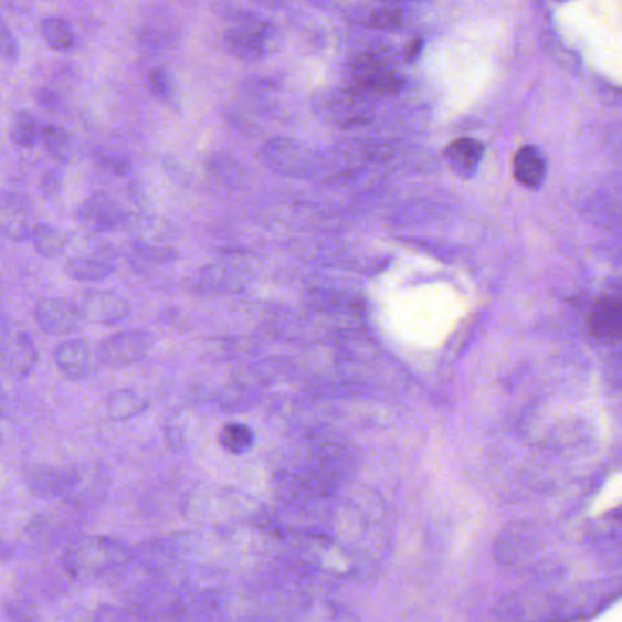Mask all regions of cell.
<instances>
[{
	"mask_svg": "<svg viewBox=\"0 0 622 622\" xmlns=\"http://www.w3.org/2000/svg\"><path fill=\"white\" fill-rule=\"evenodd\" d=\"M148 86L159 101L170 103L173 97V83L165 70H152L148 75Z\"/></svg>",
	"mask_w": 622,
	"mask_h": 622,
	"instance_id": "f1b7e54d",
	"label": "cell"
},
{
	"mask_svg": "<svg viewBox=\"0 0 622 622\" xmlns=\"http://www.w3.org/2000/svg\"><path fill=\"white\" fill-rule=\"evenodd\" d=\"M53 360L61 375L74 382L94 377L101 361L95 358L88 341L81 340V338H72V340L59 344L53 350Z\"/></svg>",
	"mask_w": 622,
	"mask_h": 622,
	"instance_id": "9a60e30c",
	"label": "cell"
},
{
	"mask_svg": "<svg viewBox=\"0 0 622 622\" xmlns=\"http://www.w3.org/2000/svg\"><path fill=\"white\" fill-rule=\"evenodd\" d=\"M35 324L48 335H72L86 321L78 304L64 298H44L33 309Z\"/></svg>",
	"mask_w": 622,
	"mask_h": 622,
	"instance_id": "8fae6325",
	"label": "cell"
},
{
	"mask_svg": "<svg viewBox=\"0 0 622 622\" xmlns=\"http://www.w3.org/2000/svg\"><path fill=\"white\" fill-rule=\"evenodd\" d=\"M403 21V11L398 8H382V10L372 11L369 17V27L377 30H394L400 27Z\"/></svg>",
	"mask_w": 622,
	"mask_h": 622,
	"instance_id": "83f0119b",
	"label": "cell"
},
{
	"mask_svg": "<svg viewBox=\"0 0 622 622\" xmlns=\"http://www.w3.org/2000/svg\"><path fill=\"white\" fill-rule=\"evenodd\" d=\"M482 157H484V145L470 137L451 143L447 148L451 167L462 178L467 179L475 176L476 170L481 167Z\"/></svg>",
	"mask_w": 622,
	"mask_h": 622,
	"instance_id": "44dd1931",
	"label": "cell"
},
{
	"mask_svg": "<svg viewBox=\"0 0 622 622\" xmlns=\"http://www.w3.org/2000/svg\"><path fill=\"white\" fill-rule=\"evenodd\" d=\"M218 442H220L221 450L226 451L229 455H246L256 444V433L251 425L232 422V424L223 425L218 434Z\"/></svg>",
	"mask_w": 622,
	"mask_h": 622,
	"instance_id": "603a6c76",
	"label": "cell"
},
{
	"mask_svg": "<svg viewBox=\"0 0 622 622\" xmlns=\"http://www.w3.org/2000/svg\"><path fill=\"white\" fill-rule=\"evenodd\" d=\"M42 143L46 152L55 159V161L66 162L72 157V137L68 131L59 126H46L42 130Z\"/></svg>",
	"mask_w": 622,
	"mask_h": 622,
	"instance_id": "4316f807",
	"label": "cell"
},
{
	"mask_svg": "<svg viewBox=\"0 0 622 622\" xmlns=\"http://www.w3.org/2000/svg\"><path fill=\"white\" fill-rule=\"evenodd\" d=\"M78 307L86 321L105 327L125 321L131 310L130 302L117 291H88L83 294Z\"/></svg>",
	"mask_w": 622,
	"mask_h": 622,
	"instance_id": "7c38bea8",
	"label": "cell"
},
{
	"mask_svg": "<svg viewBox=\"0 0 622 622\" xmlns=\"http://www.w3.org/2000/svg\"><path fill=\"white\" fill-rule=\"evenodd\" d=\"M256 262L249 254L229 252L199 273L198 288L203 294L243 293L256 280Z\"/></svg>",
	"mask_w": 622,
	"mask_h": 622,
	"instance_id": "277c9868",
	"label": "cell"
},
{
	"mask_svg": "<svg viewBox=\"0 0 622 622\" xmlns=\"http://www.w3.org/2000/svg\"><path fill=\"white\" fill-rule=\"evenodd\" d=\"M515 178L528 189H539L545 183L546 161L535 147H523L515 156Z\"/></svg>",
	"mask_w": 622,
	"mask_h": 622,
	"instance_id": "7402d4cb",
	"label": "cell"
},
{
	"mask_svg": "<svg viewBox=\"0 0 622 622\" xmlns=\"http://www.w3.org/2000/svg\"><path fill=\"white\" fill-rule=\"evenodd\" d=\"M77 221L89 234H105L123 223V212L110 196L94 194L81 204Z\"/></svg>",
	"mask_w": 622,
	"mask_h": 622,
	"instance_id": "2e32d148",
	"label": "cell"
},
{
	"mask_svg": "<svg viewBox=\"0 0 622 622\" xmlns=\"http://www.w3.org/2000/svg\"><path fill=\"white\" fill-rule=\"evenodd\" d=\"M128 554L117 540L108 537H84L66 549L64 573L77 582L99 581L126 565Z\"/></svg>",
	"mask_w": 622,
	"mask_h": 622,
	"instance_id": "7a4b0ae2",
	"label": "cell"
},
{
	"mask_svg": "<svg viewBox=\"0 0 622 622\" xmlns=\"http://www.w3.org/2000/svg\"><path fill=\"white\" fill-rule=\"evenodd\" d=\"M293 377V361L283 360V358H267V360L251 361V363L238 367L232 375V380H234L235 388L254 391V389L285 382Z\"/></svg>",
	"mask_w": 622,
	"mask_h": 622,
	"instance_id": "5bb4252c",
	"label": "cell"
},
{
	"mask_svg": "<svg viewBox=\"0 0 622 622\" xmlns=\"http://www.w3.org/2000/svg\"><path fill=\"white\" fill-rule=\"evenodd\" d=\"M154 347V336L145 329L125 330L106 338L99 347V360L110 369H125L145 360Z\"/></svg>",
	"mask_w": 622,
	"mask_h": 622,
	"instance_id": "9c48e42d",
	"label": "cell"
},
{
	"mask_svg": "<svg viewBox=\"0 0 622 622\" xmlns=\"http://www.w3.org/2000/svg\"><path fill=\"white\" fill-rule=\"evenodd\" d=\"M386 2H397V0H386Z\"/></svg>",
	"mask_w": 622,
	"mask_h": 622,
	"instance_id": "d6a6232c",
	"label": "cell"
},
{
	"mask_svg": "<svg viewBox=\"0 0 622 622\" xmlns=\"http://www.w3.org/2000/svg\"><path fill=\"white\" fill-rule=\"evenodd\" d=\"M30 240H32L33 249L42 257L61 256L70 243L68 234L52 225H35Z\"/></svg>",
	"mask_w": 622,
	"mask_h": 622,
	"instance_id": "cb8c5ba5",
	"label": "cell"
},
{
	"mask_svg": "<svg viewBox=\"0 0 622 622\" xmlns=\"http://www.w3.org/2000/svg\"><path fill=\"white\" fill-rule=\"evenodd\" d=\"M42 130L44 128L39 126L38 119L32 114L21 112L11 123V141L15 143L17 147L33 148L38 145L39 137H42Z\"/></svg>",
	"mask_w": 622,
	"mask_h": 622,
	"instance_id": "484cf974",
	"label": "cell"
},
{
	"mask_svg": "<svg viewBox=\"0 0 622 622\" xmlns=\"http://www.w3.org/2000/svg\"><path fill=\"white\" fill-rule=\"evenodd\" d=\"M588 327L597 338L622 341V285L595 298L588 313Z\"/></svg>",
	"mask_w": 622,
	"mask_h": 622,
	"instance_id": "4fadbf2b",
	"label": "cell"
},
{
	"mask_svg": "<svg viewBox=\"0 0 622 622\" xmlns=\"http://www.w3.org/2000/svg\"><path fill=\"white\" fill-rule=\"evenodd\" d=\"M32 203L24 196L4 192L2 196V214H0V229L6 240L19 241L32 238L35 226L32 225Z\"/></svg>",
	"mask_w": 622,
	"mask_h": 622,
	"instance_id": "e0dca14e",
	"label": "cell"
},
{
	"mask_svg": "<svg viewBox=\"0 0 622 622\" xmlns=\"http://www.w3.org/2000/svg\"><path fill=\"white\" fill-rule=\"evenodd\" d=\"M41 32L42 38L52 50L72 52L75 48L74 30L70 27V22L64 21L61 17H50L42 22Z\"/></svg>",
	"mask_w": 622,
	"mask_h": 622,
	"instance_id": "d4e9b609",
	"label": "cell"
},
{
	"mask_svg": "<svg viewBox=\"0 0 622 622\" xmlns=\"http://www.w3.org/2000/svg\"><path fill=\"white\" fill-rule=\"evenodd\" d=\"M234 28L226 30V52L241 61H257L273 52L274 28L262 17L243 11L234 17Z\"/></svg>",
	"mask_w": 622,
	"mask_h": 622,
	"instance_id": "5b68a950",
	"label": "cell"
},
{
	"mask_svg": "<svg viewBox=\"0 0 622 622\" xmlns=\"http://www.w3.org/2000/svg\"><path fill=\"white\" fill-rule=\"evenodd\" d=\"M59 189H61V176L55 170H50V172L44 173L42 178V194L46 198H53L57 194Z\"/></svg>",
	"mask_w": 622,
	"mask_h": 622,
	"instance_id": "4dcf8cb0",
	"label": "cell"
},
{
	"mask_svg": "<svg viewBox=\"0 0 622 622\" xmlns=\"http://www.w3.org/2000/svg\"><path fill=\"white\" fill-rule=\"evenodd\" d=\"M116 256L112 252L101 251V249L78 252L75 256L70 257L68 263H66L68 276L81 283L103 282V280L116 273Z\"/></svg>",
	"mask_w": 622,
	"mask_h": 622,
	"instance_id": "ac0fdd59",
	"label": "cell"
},
{
	"mask_svg": "<svg viewBox=\"0 0 622 622\" xmlns=\"http://www.w3.org/2000/svg\"><path fill=\"white\" fill-rule=\"evenodd\" d=\"M66 470L52 466H35L28 470L27 484L33 495L41 498H63L66 486Z\"/></svg>",
	"mask_w": 622,
	"mask_h": 622,
	"instance_id": "ffe728a7",
	"label": "cell"
},
{
	"mask_svg": "<svg viewBox=\"0 0 622 622\" xmlns=\"http://www.w3.org/2000/svg\"><path fill=\"white\" fill-rule=\"evenodd\" d=\"M260 504L240 489H226L218 486H199L190 493L187 513L196 523L210 526H235L246 523L260 513Z\"/></svg>",
	"mask_w": 622,
	"mask_h": 622,
	"instance_id": "6da1fadb",
	"label": "cell"
},
{
	"mask_svg": "<svg viewBox=\"0 0 622 622\" xmlns=\"http://www.w3.org/2000/svg\"><path fill=\"white\" fill-rule=\"evenodd\" d=\"M63 500L77 507H88L99 504L110 487V476L105 467L94 462L77 464L68 467Z\"/></svg>",
	"mask_w": 622,
	"mask_h": 622,
	"instance_id": "52a82bcc",
	"label": "cell"
},
{
	"mask_svg": "<svg viewBox=\"0 0 622 622\" xmlns=\"http://www.w3.org/2000/svg\"><path fill=\"white\" fill-rule=\"evenodd\" d=\"M262 159L283 178L307 179L318 172V157L304 143L276 137L263 147Z\"/></svg>",
	"mask_w": 622,
	"mask_h": 622,
	"instance_id": "8992f818",
	"label": "cell"
},
{
	"mask_svg": "<svg viewBox=\"0 0 622 622\" xmlns=\"http://www.w3.org/2000/svg\"><path fill=\"white\" fill-rule=\"evenodd\" d=\"M106 413L116 422H126V420L137 419L141 417L148 408L147 397H143L141 392L134 389H116L106 398Z\"/></svg>",
	"mask_w": 622,
	"mask_h": 622,
	"instance_id": "d6986e66",
	"label": "cell"
},
{
	"mask_svg": "<svg viewBox=\"0 0 622 622\" xmlns=\"http://www.w3.org/2000/svg\"><path fill=\"white\" fill-rule=\"evenodd\" d=\"M2 369L15 380H27L38 366L39 352L32 335L24 327L4 321L2 327Z\"/></svg>",
	"mask_w": 622,
	"mask_h": 622,
	"instance_id": "ba28073f",
	"label": "cell"
},
{
	"mask_svg": "<svg viewBox=\"0 0 622 622\" xmlns=\"http://www.w3.org/2000/svg\"><path fill=\"white\" fill-rule=\"evenodd\" d=\"M2 55L8 63H17V59H19V44L8 27L2 28Z\"/></svg>",
	"mask_w": 622,
	"mask_h": 622,
	"instance_id": "f546056e",
	"label": "cell"
},
{
	"mask_svg": "<svg viewBox=\"0 0 622 622\" xmlns=\"http://www.w3.org/2000/svg\"><path fill=\"white\" fill-rule=\"evenodd\" d=\"M277 492L291 503H319L333 497L340 487L344 476L335 470L310 462V466L287 471L276 476Z\"/></svg>",
	"mask_w": 622,
	"mask_h": 622,
	"instance_id": "3957f363",
	"label": "cell"
},
{
	"mask_svg": "<svg viewBox=\"0 0 622 622\" xmlns=\"http://www.w3.org/2000/svg\"><path fill=\"white\" fill-rule=\"evenodd\" d=\"M402 88V78L378 55L366 53L352 64V94L360 97L369 94H398Z\"/></svg>",
	"mask_w": 622,
	"mask_h": 622,
	"instance_id": "30bf717a",
	"label": "cell"
},
{
	"mask_svg": "<svg viewBox=\"0 0 622 622\" xmlns=\"http://www.w3.org/2000/svg\"><path fill=\"white\" fill-rule=\"evenodd\" d=\"M420 52H422V41H413L408 48V59L409 61H414L419 57Z\"/></svg>",
	"mask_w": 622,
	"mask_h": 622,
	"instance_id": "1f68e13d",
	"label": "cell"
}]
</instances>
